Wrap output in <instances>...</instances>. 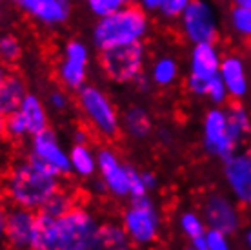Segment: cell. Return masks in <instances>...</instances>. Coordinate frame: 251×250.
Instances as JSON below:
<instances>
[{"mask_svg": "<svg viewBox=\"0 0 251 250\" xmlns=\"http://www.w3.org/2000/svg\"><path fill=\"white\" fill-rule=\"evenodd\" d=\"M9 2H15V4H19L20 0H9Z\"/></svg>", "mask_w": 251, "mask_h": 250, "instance_id": "47", "label": "cell"}, {"mask_svg": "<svg viewBox=\"0 0 251 250\" xmlns=\"http://www.w3.org/2000/svg\"><path fill=\"white\" fill-rule=\"evenodd\" d=\"M144 66L146 48L142 42L100 51L102 73L115 84H133L144 73Z\"/></svg>", "mask_w": 251, "mask_h": 250, "instance_id": "7", "label": "cell"}, {"mask_svg": "<svg viewBox=\"0 0 251 250\" xmlns=\"http://www.w3.org/2000/svg\"><path fill=\"white\" fill-rule=\"evenodd\" d=\"M120 126H122L126 137L137 141V143L150 139L153 130H155L150 110L140 106V104H133V106L126 108V112L120 115Z\"/></svg>", "mask_w": 251, "mask_h": 250, "instance_id": "19", "label": "cell"}, {"mask_svg": "<svg viewBox=\"0 0 251 250\" xmlns=\"http://www.w3.org/2000/svg\"><path fill=\"white\" fill-rule=\"evenodd\" d=\"M244 247H246V250H251V225L248 226L244 232Z\"/></svg>", "mask_w": 251, "mask_h": 250, "instance_id": "42", "label": "cell"}, {"mask_svg": "<svg viewBox=\"0 0 251 250\" xmlns=\"http://www.w3.org/2000/svg\"><path fill=\"white\" fill-rule=\"evenodd\" d=\"M148 75H150L153 86L171 88L173 84H176L178 77H180V64L173 55H158L151 64Z\"/></svg>", "mask_w": 251, "mask_h": 250, "instance_id": "23", "label": "cell"}, {"mask_svg": "<svg viewBox=\"0 0 251 250\" xmlns=\"http://www.w3.org/2000/svg\"><path fill=\"white\" fill-rule=\"evenodd\" d=\"M6 117L4 115H0V143L6 139Z\"/></svg>", "mask_w": 251, "mask_h": 250, "instance_id": "41", "label": "cell"}, {"mask_svg": "<svg viewBox=\"0 0 251 250\" xmlns=\"http://www.w3.org/2000/svg\"><path fill=\"white\" fill-rule=\"evenodd\" d=\"M227 121H229V128H231L233 137L237 139V143L242 144L246 139L251 135V115L242 104L235 102L231 106H226Z\"/></svg>", "mask_w": 251, "mask_h": 250, "instance_id": "24", "label": "cell"}, {"mask_svg": "<svg viewBox=\"0 0 251 250\" xmlns=\"http://www.w3.org/2000/svg\"><path fill=\"white\" fill-rule=\"evenodd\" d=\"M69 161H71V175L78 181L89 183L99 174L97 163V150L91 144H73L69 148Z\"/></svg>", "mask_w": 251, "mask_h": 250, "instance_id": "21", "label": "cell"}, {"mask_svg": "<svg viewBox=\"0 0 251 250\" xmlns=\"http://www.w3.org/2000/svg\"><path fill=\"white\" fill-rule=\"evenodd\" d=\"M220 81L224 82L227 94L233 100H242L250 94V71L244 57L239 53H227L222 57L219 69Z\"/></svg>", "mask_w": 251, "mask_h": 250, "instance_id": "17", "label": "cell"}, {"mask_svg": "<svg viewBox=\"0 0 251 250\" xmlns=\"http://www.w3.org/2000/svg\"><path fill=\"white\" fill-rule=\"evenodd\" d=\"M7 77V68H6V64L4 62H0V84L4 82V79Z\"/></svg>", "mask_w": 251, "mask_h": 250, "instance_id": "43", "label": "cell"}, {"mask_svg": "<svg viewBox=\"0 0 251 250\" xmlns=\"http://www.w3.org/2000/svg\"><path fill=\"white\" fill-rule=\"evenodd\" d=\"M38 214L20 207L7 208L4 247L7 250H33Z\"/></svg>", "mask_w": 251, "mask_h": 250, "instance_id": "15", "label": "cell"}, {"mask_svg": "<svg viewBox=\"0 0 251 250\" xmlns=\"http://www.w3.org/2000/svg\"><path fill=\"white\" fill-rule=\"evenodd\" d=\"M97 163H99L97 175L106 187L107 197L117 201L131 199V183L137 166L126 163L119 152L111 146H100L97 150Z\"/></svg>", "mask_w": 251, "mask_h": 250, "instance_id": "9", "label": "cell"}, {"mask_svg": "<svg viewBox=\"0 0 251 250\" xmlns=\"http://www.w3.org/2000/svg\"><path fill=\"white\" fill-rule=\"evenodd\" d=\"M76 203V194L73 190H68V188H58L55 194L51 195L48 203H46L40 214L44 216H50V218H58V216H64L66 212H69L71 208L75 207Z\"/></svg>", "mask_w": 251, "mask_h": 250, "instance_id": "26", "label": "cell"}, {"mask_svg": "<svg viewBox=\"0 0 251 250\" xmlns=\"http://www.w3.org/2000/svg\"><path fill=\"white\" fill-rule=\"evenodd\" d=\"M135 0H86L89 11L93 13L97 19L111 15V13L119 11L124 6H129Z\"/></svg>", "mask_w": 251, "mask_h": 250, "instance_id": "29", "label": "cell"}, {"mask_svg": "<svg viewBox=\"0 0 251 250\" xmlns=\"http://www.w3.org/2000/svg\"><path fill=\"white\" fill-rule=\"evenodd\" d=\"M206 99L211 102V106H226L227 100L231 99V97H229V94H227L226 86H224V82L220 81L219 75L207 82Z\"/></svg>", "mask_w": 251, "mask_h": 250, "instance_id": "30", "label": "cell"}, {"mask_svg": "<svg viewBox=\"0 0 251 250\" xmlns=\"http://www.w3.org/2000/svg\"><path fill=\"white\" fill-rule=\"evenodd\" d=\"M60 188V177L50 172L29 154L13 161L2 175V194L11 207L40 212Z\"/></svg>", "mask_w": 251, "mask_h": 250, "instance_id": "2", "label": "cell"}, {"mask_svg": "<svg viewBox=\"0 0 251 250\" xmlns=\"http://www.w3.org/2000/svg\"><path fill=\"white\" fill-rule=\"evenodd\" d=\"M27 94L29 92L24 79L17 73H7L4 82L0 84V115L7 117L9 113L17 112Z\"/></svg>", "mask_w": 251, "mask_h": 250, "instance_id": "22", "label": "cell"}, {"mask_svg": "<svg viewBox=\"0 0 251 250\" xmlns=\"http://www.w3.org/2000/svg\"><path fill=\"white\" fill-rule=\"evenodd\" d=\"M201 143L207 156L220 161L240 148L229 128L226 106H211L204 113L201 123Z\"/></svg>", "mask_w": 251, "mask_h": 250, "instance_id": "8", "label": "cell"}, {"mask_svg": "<svg viewBox=\"0 0 251 250\" xmlns=\"http://www.w3.org/2000/svg\"><path fill=\"white\" fill-rule=\"evenodd\" d=\"M29 156L37 159L40 164H44L46 168L60 179L71 175L69 150L62 144L57 131L51 128L29 139Z\"/></svg>", "mask_w": 251, "mask_h": 250, "instance_id": "12", "label": "cell"}, {"mask_svg": "<svg viewBox=\"0 0 251 250\" xmlns=\"http://www.w3.org/2000/svg\"><path fill=\"white\" fill-rule=\"evenodd\" d=\"M176 226H178L180 234H182L186 239H189V241H193V239L204 236L207 230V225H206V221H204V218H202V214L197 212V210H191V208L182 210V212L178 214Z\"/></svg>", "mask_w": 251, "mask_h": 250, "instance_id": "25", "label": "cell"}, {"mask_svg": "<svg viewBox=\"0 0 251 250\" xmlns=\"http://www.w3.org/2000/svg\"><path fill=\"white\" fill-rule=\"evenodd\" d=\"M91 250H135V245L120 221H100Z\"/></svg>", "mask_w": 251, "mask_h": 250, "instance_id": "20", "label": "cell"}, {"mask_svg": "<svg viewBox=\"0 0 251 250\" xmlns=\"http://www.w3.org/2000/svg\"><path fill=\"white\" fill-rule=\"evenodd\" d=\"M19 6L29 19L48 28L66 24L71 17L69 0H20Z\"/></svg>", "mask_w": 251, "mask_h": 250, "instance_id": "16", "label": "cell"}, {"mask_svg": "<svg viewBox=\"0 0 251 250\" xmlns=\"http://www.w3.org/2000/svg\"><path fill=\"white\" fill-rule=\"evenodd\" d=\"M120 225L124 226L135 247L144 249L158 241L164 228V218L150 194L144 197L129 199L120 214Z\"/></svg>", "mask_w": 251, "mask_h": 250, "instance_id": "5", "label": "cell"}, {"mask_svg": "<svg viewBox=\"0 0 251 250\" xmlns=\"http://www.w3.org/2000/svg\"><path fill=\"white\" fill-rule=\"evenodd\" d=\"M227 26L235 37L251 40V7L233 6L227 13Z\"/></svg>", "mask_w": 251, "mask_h": 250, "instance_id": "27", "label": "cell"}, {"mask_svg": "<svg viewBox=\"0 0 251 250\" xmlns=\"http://www.w3.org/2000/svg\"><path fill=\"white\" fill-rule=\"evenodd\" d=\"M142 177H144V183H146V187H148V190H150V194L151 192H155L158 188V175L153 172V170H142Z\"/></svg>", "mask_w": 251, "mask_h": 250, "instance_id": "34", "label": "cell"}, {"mask_svg": "<svg viewBox=\"0 0 251 250\" xmlns=\"http://www.w3.org/2000/svg\"><path fill=\"white\" fill-rule=\"evenodd\" d=\"M184 250H195V249H193V247H191V245H189L188 249H184Z\"/></svg>", "mask_w": 251, "mask_h": 250, "instance_id": "46", "label": "cell"}, {"mask_svg": "<svg viewBox=\"0 0 251 250\" xmlns=\"http://www.w3.org/2000/svg\"><path fill=\"white\" fill-rule=\"evenodd\" d=\"M222 51L215 42L195 44L189 53V73L186 88L195 97H206L207 82L219 75Z\"/></svg>", "mask_w": 251, "mask_h": 250, "instance_id": "11", "label": "cell"}, {"mask_svg": "<svg viewBox=\"0 0 251 250\" xmlns=\"http://www.w3.org/2000/svg\"><path fill=\"white\" fill-rule=\"evenodd\" d=\"M46 104L51 112L55 113H66L71 106V97H69L66 88H53L46 97Z\"/></svg>", "mask_w": 251, "mask_h": 250, "instance_id": "31", "label": "cell"}, {"mask_svg": "<svg viewBox=\"0 0 251 250\" xmlns=\"http://www.w3.org/2000/svg\"><path fill=\"white\" fill-rule=\"evenodd\" d=\"M89 48L82 40H69L62 50L57 66V77L68 92H78L88 82Z\"/></svg>", "mask_w": 251, "mask_h": 250, "instance_id": "14", "label": "cell"}, {"mask_svg": "<svg viewBox=\"0 0 251 250\" xmlns=\"http://www.w3.org/2000/svg\"><path fill=\"white\" fill-rule=\"evenodd\" d=\"M76 108L88 130L102 141H115L122 131L120 113L113 99L97 84L86 82L76 92Z\"/></svg>", "mask_w": 251, "mask_h": 250, "instance_id": "4", "label": "cell"}, {"mask_svg": "<svg viewBox=\"0 0 251 250\" xmlns=\"http://www.w3.org/2000/svg\"><path fill=\"white\" fill-rule=\"evenodd\" d=\"M6 219H7V208L4 205L2 194H0V250L4 249V232H6Z\"/></svg>", "mask_w": 251, "mask_h": 250, "instance_id": "35", "label": "cell"}, {"mask_svg": "<svg viewBox=\"0 0 251 250\" xmlns=\"http://www.w3.org/2000/svg\"><path fill=\"white\" fill-rule=\"evenodd\" d=\"M191 0H164L162 7H160V17L166 20H178L184 9L188 7Z\"/></svg>", "mask_w": 251, "mask_h": 250, "instance_id": "33", "label": "cell"}, {"mask_svg": "<svg viewBox=\"0 0 251 250\" xmlns=\"http://www.w3.org/2000/svg\"><path fill=\"white\" fill-rule=\"evenodd\" d=\"M0 17H2V0H0Z\"/></svg>", "mask_w": 251, "mask_h": 250, "instance_id": "45", "label": "cell"}, {"mask_svg": "<svg viewBox=\"0 0 251 250\" xmlns=\"http://www.w3.org/2000/svg\"><path fill=\"white\" fill-rule=\"evenodd\" d=\"M180 35L191 46L215 42L220 33V15L211 0H191L178 19Z\"/></svg>", "mask_w": 251, "mask_h": 250, "instance_id": "6", "label": "cell"}, {"mask_svg": "<svg viewBox=\"0 0 251 250\" xmlns=\"http://www.w3.org/2000/svg\"><path fill=\"white\" fill-rule=\"evenodd\" d=\"M206 249L207 250H233L231 236L217 228H207L206 234Z\"/></svg>", "mask_w": 251, "mask_h": 250, "instance_id": "32", "label": "cell"}, {"mask_svg": "<svg viewBox=\"0 0 251 250\" xmlns=\"http://www.w3.org/2000/svg\"><path fill=\"white\" fill-rule=\"evenodd\" d=\"M20 119L24 123L27 137L31 139L37 133L44 131L50 128V112H48V104L42 100L37 94H27L22 100L20 108L17 110Z\"/></svg>", "mask_w": 251, "mask_h": 250, "instance_id": "18", "label": "cell"}, {"mask_svg": "<svg viewBox=\"0 0 251 250\" xmlns=\"http://www.w3.org/2000/svg\"><path fill=\"white\" fill-rule=\"evenodd\" d=\"M217 2H222V0H217Z\"/></svg>", "mask_w": 251, "mask_h": 250, "instance_id": "48", "label": "cell"}, {"mask_svg": "<svg viewBox=\"0 0 251 250\" xmlns=\"http://www.w3.org/2000/svg\"><path fill=\"white\" fill-rule=\"evenodd\" d=\"M22 57V44L15 35H0V62L13 64Z\"/></svg>", "mask_w": 251, "mask_h": 250, "instance_id": "28", "label": "cell"}, {"mask_svg": "<svg viewBox=\"0 0 251 250\" xmlns=\"http://www.w3.org/2000/svg\"><path fill=\"white\" fill-rule=\"evenodd\" d=\"M71 141H73V144H88L89 143V130H86V128H75Z\"/></svg>", "mask_w": 251, "mask_h": 250, "instance_id": "38", "label": "cell"}, {"mask_svg": "<svg viewBox=\"0 0 251 250\" xmlns=\"http://www.w3.org/2000/svg\"><path fill=\"white\" fill-rule=\"evenodd\" d=\"M133 84H137L140 92H150L151 86H153V82H151V79H150V75H148V73H142V75L138 77Z\"/></svg>", "mask_w": 251, "mask_h": 250, "instance_id": "39", "label": "cell"}, {"mask_svg": "<svg viewBox=\"0 0 251 250\" xmlns=\"http://www.w3.org/2000/svg\"><path fill=\"white\" fill-rule=\"evenodd\" d=\"M201 214L207 228H217L233 236L242 228L244 218L240 205L222 190H211L201 203Z\"/></svg>", "mask_w": 251, "mask_h": 250, "instance_id": "10", "label": "cell"}, {"mask_svg": "<svg viewBox=\"0 0 251 250\" xmlns=\"http://www.w3.org/2000/svg\"><path fill=\"white\" fill-rule=\"evenodd\" d=\"M89 190H91V194L97 195V197H104V195H107L106 187H104V183L99 179V175L89 181Z\"/></svg>", "mask_w": 251, "mask_h": 250, "instance_id": "37", "label": "cell"}, {"mask_svg": "<svg viewBox=\"0 0 251 250\" xmlns=\"http://www.w3.org/2000/svg\"><path fill=\"white\" fill-rule=\"evenodd\" d=\"M164 0H138V6L148 13H158L162 7Z\"/></svg>", "mask_w": 251, "mask_h": 250, "instance_id": "36", "label": "cell"}, {"mask_svg": "<svg viewBox=\"0 0 251 250\" xmlns=\"http://www.w3.org/2000/svg\"><path fill=\"white\" fill-rule=\"evenodd\" d=\"M222 177L227 194L240 207L251 208V148L233 152L222 161Z\"/></svg>", "mask_w": 251, "mask_h": 250, "instance_id": "13", "label": "cell"}, {"mask_svg": "<svg viewBox=\"0 0 251 250\" xmlns=\"http://www.w3.org/2000/svg\"><path fill=\"white\" fill-rule=\"evenodd\" d=\"M233 6H248L251 7V0H231Z\"/></svg>", "mask_w": 251, "mask_h": 250, "instance_id": "44", "label": "cell"}, {"mask_svg": "<svg viewBox=\"0 0 251 250\" xmlns=\"http://www.w3.org/2000/svg\"><path fill=\"white\" fill-rule=\"evenodd\" d=\"M148 33H150L148 11H144L140 6L129 4L97 20L91 38L97 50L106 51L119 46L144 42Z\"/></svg>", "mask_w": 251, "mask_h": 250, "instance_id": "3", "label": "cell"}, {"mask_svg": "<svg viewBox=\"0 0 251 250\" xmlns=\"http://www.w3.org/2000/svg\"><path fill=\"white\" fill-rule=\"evenodd\" d=\"M99 225L97 212L80 203L58 218L38 212L33 250H91Z\"/></svg>", "mask_w": 251, "mask_h": 250, "instance_id": "1", "label": "cell"}, {"mask_svg": "<svg viewBox=\"0 0 251 250\" xmlns=\"http://www.w3.org/2000/svg\"><path fill=\"white\" fill-rule=\"evenodd\" d=\"M189 245H191L195 250H207L206 249V238H204V236L193 239V241H189Z\"/></svg>", "mask_w": 251, "mask_h": 250, "instance_id": "40", "label": "cell"}]
</instances>
